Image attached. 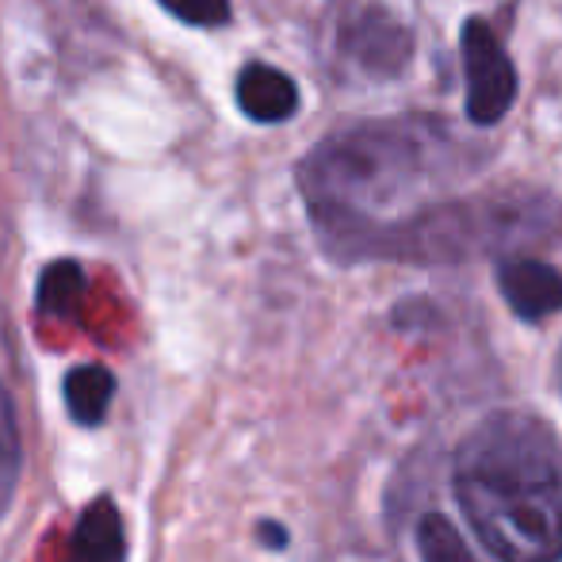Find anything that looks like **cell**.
Here are the masks:
<instances>
[{
    "label": "cell",
    "mask_w": 562,
    "mask_h": 562,
    "mask_svg": "<svg viewBox=\"0 0 562 562\" xmlns=\"http://www.w3.org/2000/svg\"><path fill=\"white\" fill-rule=\"evenodd\" d=\"M562 234V203L532 188L471 195V200L429 203L422 211L348 234L329 249L340 265L360 260H406V265H456L482 252H509L551 245Z\"/></svg>",
    "instance_id": "3957f363"
},
{
    "label": "cell",
    "mask_w": 562,
    "mask_h": 562,
    "mask_svg": "<svg viewBox=\"0 0 562 562\" xmlns=\"http://www.w3.org/2000/svg\"><path fill=\"white\" fill-rule=\"evenodd\" d=\"M459 54H463V81H467V119L474 126H497L513 112L520 97V77L513 58L505 54L497 31L482 15H467L459 31Z\"/></svg>",
    "instance_id": "277c9868"
},
{
    "label": "cell",
    "mask_w": 562,
    "mask_h": 562,
    "mask_svg": "<svg viewBox=\"0 0 562 562\" xmlns=\"http://www.w3.org/2000/svg\"><path fill=\"white\" fill-rule=\"evenodd\" d=\"M417 551H422L425 562H474L459 528L448 517H440V513L422 517V525H417Z\"/></svg>",
    "instance_id": "7c38bea8"
},
{
    "label": "cell",
    "mask_w": 562,
    "mask_h": 562,
    "mask_svg": "<svg viewBox=\"0 0 562 562\" xmlns=\"http://www.w3.org/2000/svg\"><path fill=\"white\" fill-rule=\"evenodd\" d=\"M257 540L265 543V548H272V551L288 548V532H283V525H276V520H260Z\"/></svg>",
    "instance_id": "5bb4252c"
},
{
    "label": "cell",
    "mask_w": 562,
    "mask_h": 562,
    "mask_svg": "<svg viewBox=\"0 0 562 562\" xmlns=\"http://www.w3.org/2000/svg\"><path fill=\"white\" fill-rule=\"evenodd\" d=\"M497 291L520 322H543L562 311V272L528 252L497 260Z\"/></svg>",
    "instance_id": "8992f818"
},
{
    "label": "cell",
    "mask_w": 562,
    "mask_h": 562,
    "mask_svg": "<svg viewBox=\"0 0 562 562\" xmlns=\"http://www.w3.org/2000/svg\"><path fill=\"white\" fill-rule=\"evenodd\" d=\"M61 398H66V414L81 429H97L104 425L108 406L115 398V375L104 363H77L61 383Z\"/></svg>",
    "instance_id": "9c48e42d"
},
{
    "label": "cell",
    "mask_w": 562,
    "mask_h": 562,
    "mask_svg": "<svg viewBox=\"0 0 562 562\" xmlns=\"http://www.w3.org/2000/svg\"><path fill=\"white\" fill-rule=\"evenodd\" d=\"M157 4L188 27H223L234 15L229 0H157Z\"/></svg>",
    "instance_id": "4fadbf2b"
},
{
    "label": "cell",
    "mask_w": 562,
    "mask_h": 562,
    "mask_svg": "<svg viewBox=\"0 0 562 562\" xmlns=\"http://www.w3.org/2000/svg\"><path fill=\"white\" fill-rule=\"evenodd\" d=\"M23 471V440H20V422H15L12 394L0 386V517L8 513L15 494V482Z\"/></svg>",
    "instance_id": "8fae6325"
},
{
    "label": "cell",
    "mask_w": 562,
    "mask_h": 562,
    "mask_svg": "<svg viewBox=\"0 0 562 562\" xmlns=\"http://www.w3.org/2000/svg\"><path fill=\"white\" fill-rule=\"evenodd\" d=\"M85 295V272L77 260H54V265L43 268L38 276V295H35V306L38 314L46 318H69L77 311Z\"/></svg>",
    "instance_id": "30bf717a"
},
{
    "label": "cell",
    "mask_w": 562,
    "mask_h": 562,
    "mask_svg": "<svg viewBox=\"0 0 562 562\" xmlns=\"http://www.w3.org/2000/svg\"><path fill=\"white\" fill-rule=\"evenodd\" d=\"M234 100L245 119L265 123V126L288 123V119H295V112L303 108L295 77L268 66V61H249V66H241L237 85H234Z\"/></svg>",
    "instance_id": "52a82bcc"
},
{
    "label": "cell",
    "mask_w": 562,
    "mask_h": 562,
    "mask_svg": "<svg viewBox=\"0 0 562 562\" xmlns=\"http://www.w3.org/2000/svg\"><path fill=\"white\" fill-rule=\"evenodd\" d=\"M463 517L502 562H562V445L528 414H490L456 451Z\"/></svg>",
    "instance_id": "7a4b0ae2"
},
{
    "label": "cell",
    "mask_w": 562,
    "mask_h": 562,
    "mask_svg": "<svg viewBox=\"0 0 562 562\" xmlns=\"http://www.w3.org/2000/svg\"><path fill=\"white\" fill-rule=\"evenodd\" d=\"M66 562H126V528L112 497H97L69 536Z\"/></svg>",
    "instance_id": "ba28073f"
},
{
    "label": "cell",
    "mask_w": 562,
    "mask_h": 562,
    "mask_svg": "<svg viewBox=\"0 0 562 562\" xmlns=\"http://www.w3.org/2000/svg\"><path fill=\"white\" fill-rule=\"evenodd\" d=\"M482 165V154L437 115L360 119L337 126L299 161V192L322 249L391 223L394 207L422 211V195ZM409 215V211H406Z\"/></svg>",
    "instance_id": "6da1fadb"
},
{
    "label": "cell",
    "mask_w": 562,
    "mask_h": 562,
    "mask_svg": "<svg viewBox=\"0 0 562 562\" xmlns=\"http://www.w3.org/2000/svg\"><path fill=\"white\" fill-rule=\"evenodd\" d=\"M559 391H562V352H559Z\"/></svg>",
    "instance_id": "9a60e30c"
},
{
    "label": "cell",
    "mask_w": 562,
    "mask_h": 562,
    "mask_svg": "<svg viewBox=\"0 0 562 562\" xmlns=\"http://www.w3.org/2000/svg\"><path fill=\"white\" fill-rule=\"evenodd\" d=\"M337 46L363 77H375V81H394L414 61V35H409V27L391 8L375 4V0L356 4L345 15V23L337 31Z\"/></svg>",
    "instance_id": "5b68a950"
}]
</instances>
